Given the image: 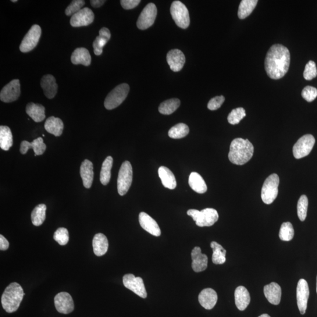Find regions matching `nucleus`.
I'll return each mask as SVG.
<instances>
[{
	"instance_id": "f257e3e1",
	"label": "nucleus",
	"mask_w": 317,
	"mask_h": 317,
	"mask_svg": "<svg viewBox=\"0 0 317 317\" xmlns=\"http://www.w3.org/2000/svg\"><path fill=\"white\" fill-rule=\"evenodd\" d=\"M290 64V53L283 45L275 44L267 53L265 69L268 76L273 80H279L288 72Z\"/></svg>"
},
{
	"instance_id": "f03ea898",
	"label": "nucleus",
	"mask_w": 317,
	"mask_h": 317,
	"mask_svg": "<svg viewBox=\"0 0 317 317\" xmlns=\"http://www.w3.org/2000/svg\"><path fill=\"white\" fill-rule=\"evenodd\" d=\"M253 154V145L248 140L236 138L231 142L229 159L235 165H244L251 159Z\"/></svg>"
},
{
	"instance_id": "7ed1b4c3",
	"label": "nucleus",
	"mask_w": 317,
	"mask_h": 317,
	"mask_svg": "<svg viewBox=\"0 0 317 317\" xmlns=\"http://www.w3.org/2000/svg\"><path fill=\"white\" fill-rule=\"evenodd\" d=\"M24 295L23 288L19 283H11L2 295V304L3 308L8 313L16 311L20 307Z\"/></svg>"
},
{
	"instance_id": "20e7f679",
	"label": "nucleus",
	"mask_w": 317,
	"mask_h": 317,
	"mask_svg": "<svg viewBox=\"0 0 317 317\" xmlns=\"http://www.w3.org/2000/svg\"><path fill=\"white\" fill-rule=\"evenodd\" d=\"M199 227H210L213 225L219 219V214L216 210L206 208L202 211L196 209H190L187 212Z\"/></svg>"
},
{
	"instance_id": "39448f33",
	"label": "nucleus",
	"mask_w": 317,
	"mask_h": 317,
	"mask_svg": "<svg viewBox=\"0 0 317 317\" xmlns=\"http://www.w3.org/2000/svg\"><path fill=\"white\" fill-rule=\"evenodd\" d=\"M130 88L127 84L117 85L112 91H110L105 98L104 106L108 110L117 108L125 100Z\"/></svg>"
},
{
	"instance_id": "423d86ee",
	"label": "nucleus",
	"mask_w": 317,
	"mask_h": 317,
	"mask_svg": "<svg viewBox=\"0 0 317 317\" xmlns=\"http://www.w3.org/2000/svg\"><path fill=\"white\" fill-rule=\"evenodd\" d=\"M280 179L277 174H271L266 179L262 189V199L265 204L270 205L275 201L279 193Z\"/></svg>"
},
{
	"instance_id": "0eeeda50",
	"label": "nucleus",
	"mask_w": 317,
	"mask_h": 317,
	"mask_svg": "<svg viewBox=\"0 0 317 317\" xmlns=\"http://www.w3.org/2000/svg\"><path fill=\"white\" fill-rule=\"evenodd\" d=\"M133 179V167L130 162L125 161L121 165L117 177V192L120 196L126 194Z\"/></svg>"
},
{
	"instance_id": "6e6552de",
	"label": "nucleus",
	"mask_w": 317,
	"mask_h": 317,
	"mask_svg": "<svg viewBox=\"0 0 317 317\" xmlns=\"http://www.w3.org/2000/svg\"><path fill=\"white\" fill-rule=\"evenodd\" d=\"M170 13L177 26L186 29L190 25V16L186 6L180 1H174L170 7Z\"/></svg>"
},
{
	"instance_id": "1a4fd4ad",
	"label": "nucleus",
	"mask_w": 317,
	"mask_h": 317,
	"mask_svg": "<svg viewBox=\"0 0 317 317\" xmlns=\"http://www.w3.org/2000/svg\"><path fill=\"white\" fill-rule=\"evenodd\" d=\"M315 142L314 137L310 134L305 135L299 139L293 149L294 158L299 159L308 156L314 147Z\"/></svg>"
},
{
	"instance_id": "9d476101",
	"label": "nucleus",
	"mask_w": 317,
	"mask_h": 317,
	"mask_svg": "<svg viewBox=\"0 0 317 317\" xmlns=\"http://www.w3.org/2000/svg\"><path fill=\"white\" fill-rule=\"evenodd\" d=\"M41 35V28L38 25H34L25 35L20 46L21 52H30L37 47Z\"/></svg>"
},
{
	"instance_id": "9b49d317",
	"label": "nucleus",
	"mask_w": 317,
	"mask_h": 317,
	"mask_svg": "<svg viewBox=\"0 0 317 317\" xmlns=\"http://www.w3.org/2000/svg\"><path fill=\"white\" fill-rule=\"evenodd\" d=\"M158 10L154 3H149L141 12L137 21L139 29L145 30L154 24Z\"/></svg>"
},
{
	"instance_id": "f8f14e48",
	"label": "nucleus",
	"mask_w": 317,
	"mask_h": 317,
	"mask_svg": "<svg viewBox=\"0 0 317 317\" xmlns=\"http://www.w3.org/2000/svg\"><path fill=\"white\" fill-rule=\"evenodd\" d=\"M123 283L124 287L138 296L143 298L147 297V292L141 277H136L133 274H128L123 277Z\"/></svg>"
},
{
	"instance_id": "ddd939ff",
	"label": "nucleus",
	"mask_w": 317,
	"mask_h": 317,
	"mask_svg": "<svg viewBox=\"0 0 317 317\" xmlns=\"http://www.w3.org/2000/svg\"><path fill=\"white\" fill-rule=\"evenodd\" d=\"M21 94L20 83L19 80H14L6 85L0 92V99L6 103L16 101Z\"/></svg>"
},
{
	"instance_id": "4468645a",
	"label": "nucleus",
	"mask_w": 317,
	"mask_h": 317,
	"mask_svg": "<svg viewBox=\"0 0 317 317\" xmlns=\"http://www.w3.org/2000/svg\"><path fill=\"white\" fill-rule=\"evenodd\" d=\"M54 303L56 310L64 314H70L74 309L72 297L67 292H61L56 295Z\"/></svg>"
},
{
	"instance_id": "2eb2a0df",
	"label": "nucleus",
	"mask_w": 317,
	"mask_h": 317,
	"mask_svg": "<svg viewBox=\"0 0 317 317\" xmlns=\"http://www.w3.org/2000/svg\"><path fill=\"white\" fill-rule=\"evenodd\" d=\"M309 296V290L307 281L300 279L297 287V301L299 310L302 315L305 314L307 309Z\"/></svg>"
},
{
	"instance_id": "dca6fc26",
	"label": "nucleus",
	"mask_w": 317,
	"mask_h": 317,
	"mask_svg": "<svg viewBox=\"0 0 317 317\" xmlns=\"http://www.w3.org/2000/svg\"><path fill=\"white\" fill-rule=\"evenodd\" d=\"M94 18L93 12L85 7L71 17L70 24L73 27L87 26L93 23Z\"/></svg>"
},
{
	"instance_id": "f3484780",
	"label": "nucleus",
	"mask_w": 317,
	"mask_h": 317,
	"mask_svg": "<svg viewBox=\"0 0 317 317\" xmlns=\"http://www.w3.org/2000/svg\"><path fill=\"white\" fill-rule=\"evenodd\" d=\"M166 58L167 64L173 72H179L183 69L186 61L184 53L177 49H172L167 53Z\"/></svg>"
},
{
	"instance_id": "a211bd4d",
	"label": "nucleus",
	"mask_w": 317,
	"mask_h": 317,
	"mask_svg": "<svg viewBox=\"0 0 317 317\" xmlns=\"http://www.w3.org/2000/svg\"><path fill=\"white\" fill-rule=\"evenodd\" d=\"M139 221L141 227L153 236L159 237L161 234L158 224L147 213L141 212L139 215Z\"/></svg>"
},
{
	"instance_id": "6ab92c4d",
	"label": "nucleus",
	"mask_w": 317,
	"mask_h": 317,
	"mask_svg": "<svg viewBox=\"0 0 317 317\" xmlns=\"http://www.w3.org/2000/svg\"><path fill=\"white\" fill-rule=\"evenodd\" d=\"M192 269L197 273L204 272L208 267V258L206 255L202 253L201 248L195 247L192 253Z\"/></svg>"
},
{
	"instance_id": "aec40b11",
	"label": "nucleus",
	"mask_w": 317,
	"mask_h": 317,
	"mask_svg": "<svg viewBox=\"0 0 317 317\" xmlns=\"http://www.w3.org/2000/svg\"><path fill=\"white\" fill-rule=\"evenodd\" d=\"M217 294L212 288H205L199 295V303L206 309H212L217 303Z\"/></svg>"
},
{
	"instance_id": "412c9836",
	"label": "nucleus",
	"mask_w": 317,
	"mask_h": 317,
	"mask_svg": "<svg viewBox=\"0 0 317 317\" xmlns=\"http://www.w3.org/2000/svg\"><path fill=\"white\" fill-rule=\"evenodd\" d=\"M33 149L35 152V156L41 155L44 154L46 150V145L44 143L42 138L40 137L29 142L24 141L21 142L20 146V152L24 155L26 154L29 149Z\"/></svg>"
},
{
	"instance_id": "4be33fe9",
	"label": "nucleus",
	"mask_w": 317,
	"mask_h": 317,
	"mask_svg": "<svg viewBox=\"0 0 317 317\" xmlns=\"http://www.w3.org/2000/svg\"><path fill=\"white\" fill-rule=\"evenodd\" d=\"M40 84L47 98L52 99L55 97L58 91V85L56 83L54 77L50 74L45 75L42 78Z\"/></svg>"
},
{
	"instance_id": "5701e85b",
	"label": "nucleus",
	"mask_w": 317,
	"mask_h": 317,
	"mask_svg": "<svg viewBox=\"0 0 317 317\" xmlns=\"http://www.w3.org/2000/svg\"><path fill=\"white\" fill-rule=\"evenodd\" d=\"M93 169V164L90 160L85 159L81 164L80 174L85 188H90L92 186L94 175Z\"/></svg>"
},
{
	"instance_id": "b1692460",
	"label": "nucleus",
	"mask_w": 317,
	"mask_h": 317,
	"mask_svg": "<svg viewBox=\"0 0 317 317\" xmlns=\"http://www.w3.org/2000/svg\"><path fill=\"white\" fill-rule=\"evenodd\" d=\"M235 303L240 311L247 308L250 302V296L247 288L243 286L238 287L234 293Z\"/></svg>"
},
{
	"instance_id": "393cba45",
	"label": "nucleus",
	"mask_w": 317,
	"mask_h": 317,
	"mask_svg": "<svg viewBox=\"0 0 317 317\" xmlns=\"http://www.w3.org/2000/svg\"><path fill=\"white\" fill-rule=\"evenodd\" d=\"M281 288L279 284L273 282L264 287L265 297L271 304L279 305L281 298Z\"/></svg>"
},
{
	"instance_id": "a878e982",
	"label": "nucleus",
	"mask_w": 317,
	"mask_h": 317,
	"mask_svg": "<svg viewBox=\"0 0 317 317\" xmlns=\"http://www.w3.org/2000/svg\"><path fill=\"white\" fill-rule=\"evenodd\" d=\"M71 62L75 65L81 64L84 66H90L91 56L90 52L85 48H78L75 49L71 55Z\"/></svg>"
},
{
	"instance_id": "bb28decb",
	"label": "nucleus",
	"mask_w": 317,
	"mask_h": 317,
	"mask_svg": "<svg viewBox=\"0 0 317 317\" xmlns=\"http://www.w3.org/2000/svg\"><path fill=\"white\" fill-rule=\"evenodd\" d=\"M158 174L164 186L170 190L176 188V180L172 171L166 167L161 166L159 168Z\"/></svg>"
},
{
	"instance_id": "cd10ccee",
	"label": "nucleus",
	"mask_w": 317,
	"mask_h": 317,
	"mask_svg": "<svg viewBox=\"0 0 317 317\" xmlns=\"http://www.w3.org/2000/svg\"><path fill=\"white\" fill-rule=\"evenodd\" d=\"M94 252L96 256H102L105 255L108 251L109 244L108 240L104 234L98 233L95 235L92 241Z\"/></svg>"
},
{
	"instance_id": "c85d7f7f",
	"label": "nucleus",
	"mask_w": 317,
	"mask_h": 317,
	"mask_svg": "<svg viewBox=\"0 0 317 317\" xmlns=\"http://www.w3.org/2000/svg\"><path fill=\"white\" fill-rule=\"evenodd\" d=\"M64 127L62 120L54 116L48 117L44 124L45 130L55 137H60L62 135Z\"/></svg>"
},
{
	"instance_id": "c756f323",
	"label": "nucleus",
	"mask_w": 317,
	"mask_h": 317,
	"mask_svg": "<svg viewBox=\"0 0 317 317\" xmlns=\"http://www.w3.org/2000/svg\"><path fill=\"white\" fill-rule=\"evenodd\" d=\"M26 113L35 122H40L45 119V108L41 104L29 103L26 106Z\"/></svg>"
},
{
	"instance_id": "7c9ffc66",
	"label": "nucleus",
	"mask_w": 317,
	"mask_h": 317,
	"mask_svg": "<svg viewBox=\"0 0 317 317\" xmlns=\"http://www.w3.org/2000/svg\"><path fill=\"white\" fill-rule=\"evenodd\" d=\"M188 184L195 192L198 194H205L208 190L204 178L197 172H192L188 178Z\"/></svg>"
},
{
	"instance_id": "2f4dec72",
	"label": "nucleus",
	"mask_w": 317,
	"mask_h": 317,
	"mask_svg": "<svg viewBox=\"0 0 317 317\" xmlns=\"http://www.w3.org/2000/svg\"><path fill=\"white\" fill-rule=\"evenodd\" d=\"M13 144V135L10 128L7 126H0V147L4 151H9Z\"/></svg>"
},
{
	"instance_id": "473e14b6",
	"label": "nucleus",
	"mask_w": 317,
	"mask_h": 317,
	"mask_svg": "<svg viewBox=\"0 0 317 317\" xmlns=\"http://www.w3.org/2000/svg\"><path fill=\"white\" fill-rule=\"evenodd\" d=\"M211 247L213 250L212 262L215 265H223L226 262V250L216 241H212Z\"/></svg>"
},
{
	"instance_id": "72a5a7b5",
	"label": "nucleus",
	"mask_w": 317,
	"mask_h": 317,
	"mask_svg": "<svg viewBox=\"0 0 317 317\" xmlns=\"http://www.w3.org/2000/svg\"><path fill=\"white\" fill-rule=\"evenodd\" d=\"M258 0H243L238 7V17L240 19H244L250 15L254 10L257 4Z\"/></svg>"
},
{
	"instance_id": "f704fd0d",
	"label": "nucleus",
	"mask_w": 317,
	"mask_h": 317,
	"mask_svg": "<svg viewBox=\"0 0 317 317\" xmlns=\"http://www.w3.org/2000/svg\"><path fill=\"white\" fill-rule=\"evenodd\" d=\"M113 165V158L111 156H108L103 162L100 173V181L104 186L109 182L111 177V169Z\"/></svg>"
},
{
	"instance_id": "c9c22d12",
	"label": "nucleus",
	"mask_w": 317,
	"mask_h": 317,
	"mask_svg": "<svg viewBox=\"0 0 317 317\" xmlns=\"http://www.w3.org/2000/svg\"><path fill=\"white\" fill-rule=\"evenodd\" d=\"M180 105V101L179 99H170L160 104L159 111L163 115H169L175 112Z\"/></svg>"
},
{
	"instance_id": "e433bc0d",
	"label": "nucleus",
	"mask_w": 317,
	"mask_h": 317,
	"mask_svg": "<svg viewBox=\"0 0 317 317\" xmlns=\"http://www.w3.org/2000/svg\"><path fill=\"white\" fill-rule=\"evenodd\" d=\"M47 207L44 204L38 205L31 213L32 223L35 226H40L44 223L46 217Z\"/></svg>"
},
{
	"instance_id": "4c0bfd02",
	"label": "nucleus",
	"mask_w": 317,
	"mask_h": 317,
	"mask_svg": "<svg viewBox=\"0 0 317 317\" xmlns=\"http://www.w3.org/2000/svg\"><path fill=\"white\" fill-rule=\"evenodd\" d=\"M189 133V128L187 124L180 123L176 124L169 131V137L172 139H181Z\"/></svg>"
},
{
	"instance_id": "58836bf2",
	"label": "nucleus",
	"mask_w": 317,
	"mask_h": 317,
	"mask_svg": "<svg viewBox=\"0 0 317 317\" xmlns=\"http://www.w3.org/2000/svg\"><path fill=\"white\" fill-rule=\"evenodd\" d=\"M294 236V230L290 222H285L281 225L279 237L281 240L289 241L293 239Z\"/></svg>"
},
{
	"instance_id": "ea45409f",
	"label": "nucleus",
	"mask_w": 317,
	"mask_h": 317,
	"mask_svg": "<svg viewBox=\"0 0 317 317\" xmlns=\"http://www.w3.org/2000/svg\"><path fill=\"white\" fill-rule=\"evenodd\" d=\"M308 200L305 195H302L297 204V215L299 219L303 222L307 217Z\"/></svg>"
},
{
	"instance_id": "a19ab883",
	"label": "nucleus",
	"mask_w": 317,
	"mask_h": 317,
	"mask_svg": "<svg viewBox=\"0 0 317 317\" xmlns=\"http://www.w3.org/2000/svg\"><path fill=\"white\" fill-rule=\"evenodd\" d=\"M246 115L245 111L243 108H237L231 110L228 116V122L231 124H237Z\"/></svg>"
},
{
	"instance_id": "79ce46f5",
	"label": "nucleus",
	"mask_w": 317,
	"mask_h": 317,
	"mask_svg": "<svg viewBox=\"0 0 317 317\" xmlns=\"http://www.w3.org/2000/svg\"><path fill=\"white\" fill-rule=\"evenodd\" d=\"M53 239L60 245H66L69 241V231L66 228H59L53 234Z\"/></svg>"
},
{
	"instance_id": "37998d69",
	"label": "nucleus",
	"mask_w": 317,
	"mask_h": 317,
	"mask_svg": "<svg viewBox=\"0 0 317 317\" xmlns=\"http://www.w3.org/2000/svg\"><path fill=\"white\" fill-rule=\"evenodd\" d=\"M85 1L84 0H74L71 3L70 6L67 7L65 11V13L67 16H71L74 15L82 9L85 5Z\"/></svg>"
},
{
	"instance_id": "c03bdc74",
	"label": "nucleus",
	"mask_w": 317,
	"mask_h": 317,
	"mask_svg": "<svg viewBox=\"0 0 317 317\" xmlns=\"http://www.w3.org/2000/svg\"><path fill=\"white\" fill-rule=\"evenodd\" d=\"M316 76L317 69L316 64L312 60H310L305 67L304 77L306 80L309 81L314 79Z\"/></svg>"
},
{
	"instance_id": "a18cd8bd",
	"label": "nucleus",
	"mask_w": 317,
	"mask_h": 317,
	"mask_svg": "<svg viewBox=\"0 0 317 317\" xmlns=\"http://www.w3.org/2000/svg\"><path fill=\"white\" fill-rule=\"evenodd\" d=\"M301 95L307 102H312L317 97V89L311 86L306 87L302 90Z\"/></svg>"
},
{
	"instance_id": "49530a36",
	"label": "nucleus",
	"mask_w": 317,
	"mask_h": 317,
	"mask_svg": "<svg viewBox=\"0 0 317 317\" xmlns=\"http://www.w3.org/2000/svg\"><path fill=\"white\" fill-rule=\"evenodd\" d=\"M108 41L101 36H98L95 38L93 42L94 52L96 55H100L103 52V47Z\"/></svg>"
},
{
	"instance_id": "de8ad7c7",
	"label": "nucleus",
	"mask_w": 317,
	"mask_h": 317,
	"mask_svg": "<svg viewBox=\"0 0 317 317\" xmlns=\"http://www.w3.org/2000/svg\"><path fill=\"white\" fill-rule=\"evenodd\" d=\"M225 100V98L223 96H219L211 99L208 104V108L211 110H215L220 108L223 102Z\"/></svg>"
},
{
	"instance_id": "09e8293b",
	"label": "nucleus",
	"mask_w": 317,
	"mask_h": 317,
	"mask_svg": "<svg viewBox=\"0 0 317 317\" xmlns=\"http://www.w3.org/2000/svg\"><path fill=\"white\" fill-rule=\"evenodd\" d=\"M140 3V0H121L120 1L121 6L125 10L133 9Z\"/></svg>"
},
{
	"instance_id": "8fccbe9b",
	"label": "nucleus",
	"mask_w": 317,
	"mask_h": 317,
	"mask_svg": "<svg viewBox=\"0 0 317 317\" xmlns=\"http://www.w3.org/2000/svg\"><path fill=\"white\" fill-rule=\"evenodd\" d=\"M99 36L104 38L106 40L109 41L110 37H111V34H110L108 28L104 27L101 28L100 31H99Z\"/></svg>"
},
{
	"instance_id": "3c124183",
	"label": "nucleus",
	"mask_w": 317,
	"mask_h": 317,
	"mask_svg": "<svg viewBox=\"0 0 317 317\" xmlns=\"http://www.w3.org/2000/svg\"><path fill=\"white\" fill-rule=\"evenodd\" d=\"M9 247V243L8 240L3 236L0 235V250L5 251L7 250Z\"/></svg>"
},
{
	"instance_id": "603ef678",
	"label": "nucleus",
	"mask_w": 317,
	"mask_h": 317,
	"mask_svg": "<svg viewBox=\"0 0 317 317\" xmlns=\"http://www.w3.org/2000/svg\"><path fill=\"white\" fill-rule=\"evenodd\" d=\"M91 5L94 8H99L101 7L105 3L104 0H91L90 1Z\"/></svg>"
},
{
	"instance_id": "864d4df0",
	"label": "nucleus",
	"mask_w": 317,
	"mask_h": 317,
	"mask_svg": "<svg viewBox=\"0 0 317 317\" xmlns=\"http://www.w3.org/2000/svg\"><path fill=\"white\" fill-rule=\"evenodd\" d=\"M259 317H271V316L268 314H264L261 315V316H259Z\"/></svg>"
},
{
	"instance_id": "5fc2aeb1",
	"label": "nucleus",
	"mask_w": 317,
	"mask_h": 317,
	"mask_svg": "<svg viewBox=\"0 0 317 317\" xmlns=\"http://www.w3.org/2000/svg\"><path fill=\"white\" fill-rule=\"evenodd\" d=\"M12 2L13 3H16V2H17V0H12Z\"/></svg>"
},
{
	"instance_id": "6e6d98bb",
	"label": "nucleus",
	"mask_w": 317,
	"mask_h": 317,
	"mask_svg": "<svg viewBox=\"0 0 317 317\" xmlns=\"http://www.w3.org/2000/svg\"><path fill=\"white\" fill-rule=\"evenodd\" d=\"M316 293H317V277H316Z\"/></svg>"
}]
</instances>
